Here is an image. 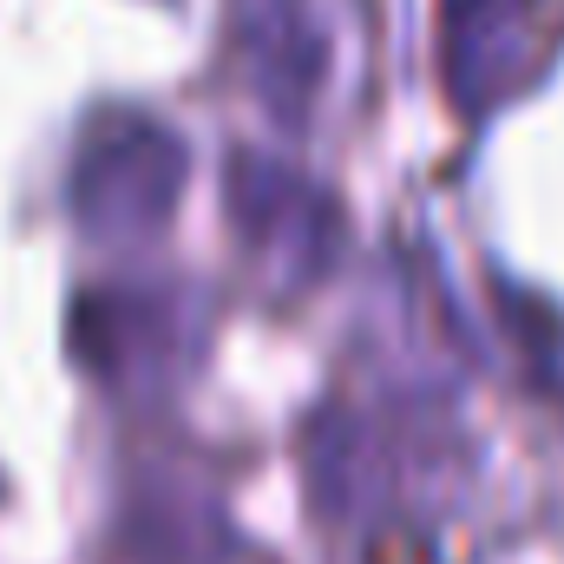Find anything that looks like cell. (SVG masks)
<instances>
[{
    "label": "cell",
    "instance_id": "cell-1",
    "mask_svg": "<svg viewBox=\"0 0 564 564\" xmlns=\"http://www.w3.org/2000/svg\"><path fill=\"white\" fill-rule=\"evenodd\" d=\"M308 499L355 539H421L473 479V433L433 381L328 394L302 433Z\"/></svg>",
    "mask_w": 564,
    "mask_h": 564
},
{
    "label": "cell",
    "instance_id": "cell-2",
    "mask_svg": "<svg viewBox=\"0 0 564 564\" xmlns=\"http://www.w3.org/2000/svg\"><path fill=\"white\" fill-rule=\"evenodd\" d=\"M210 295L184 276H106L73 295V361L119 401L177 394L210 355Z\"/></svg>",
    "mask_w": 564,
    "mask_h": 564
},
{
    "label": "cell",
    "instance_id": "cell-3",
    "mask_svg": "<svg viewBox=\"0 0 564 564\" xmlns=\"http://www.w3.org/2000/svg\"><path fill=\"white\" fill-rule=\"evenodd\" d=\"M191 184V144L171 119L139 106H106L79 132L66 171V210L73 224L106 250H139L164 237Z\"/></svg>",
    "mask_w": 564,
    "mask_h": 564
},
{
    "label": "cell",
    "instance_id": "cell-4",
    "mask_svg": "<svg viewBox=\"0 0 564 564\" xmlns=\"http://www.w3.org/2000/svg\"><path fill=\"white\" fill-rule=\"evenodd\" d=\"M224 210L237 230V250L257 263V276L270 289H308L335 270L341 243H348V217L341 197L308 177L302 164H289L276 151H230L224 164Z\"/></svg>",
    "mask_w": 564,
    "mask_h": 564
},
{
    "label": "cell",
    "instance_id": "cell-5",
    "mask_svg": "<svg viewBox=\"0 0 564 564\" xmlns=\"http://www.w3.org/2000/svg\"><path fill=\"white\" fill-rule=\"evenodd\" d=\"M564 53V0H446L440 79L459 119H492L552 79Z\"/></svg>",
    "mask_w": 564,
    "mask_h": 564
},
{
    "label": "cell",
    "instance_id": "cell-6",
    "mask_svg": "<svg viewBox=\"0 0 564 564\" xmlns=\"http://www.w3.org/2000/svg\"><path fill=\"white\" fill-rule=\"evenodd\" d=\"M230 46L250 93L289 132H302L335 79V13L328 0H230Z\"/></svg>",
    "mask_w": 564,
    "mask_h": 564
}]
</instances>
